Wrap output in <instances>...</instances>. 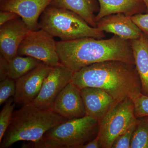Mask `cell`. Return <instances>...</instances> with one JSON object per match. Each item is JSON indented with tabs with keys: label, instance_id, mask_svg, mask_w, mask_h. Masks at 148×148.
<instances>
[{
	"label": "cell",
	"instance_id": "cell-1",
	"mask_svg": "<svg viewBox=\"0 0 148 148\" xmlns=\"http://www.w3.org/2000/svg\"><path fill=\"white\" fill-rule=\"evenodd\" d=\"M71 82L80 89H103L117 102L127 98L134 100L142 93L135 64L123 61L112 60L86 66L75 72Z\"/></svg>",
	"mask_w": 148,
	"mask_h": 148
},
{
	"label": "cell",
	"instance_id": "cell-2",
	"mask_svg": "<svg viewBox=\"0 0 148 148\" xmlns=\"http://www.w3.org/2000/svg\"><path fill=\"white\" fill-rule=\"evenodd\" d=\"M57 52L62 64L77 71L103 61H119L135 64L130 40L114 35L108 39L91 37L57 42Z\"/></svg>",
	"mask_w": 148,
	"mask_h": 148
},
{
	"label": "cell",
	"instance_id": "cell-3",
	"mask_svg": "<svg viewBox=\"0 0 148 148\" xmlns=\"http://www.w3.org/2000/svg\"><path fill=\"white\" fill-rule=\"evenodd\" d=\"M67 120L52 110L40 109L33 103L24 104L13 112L10 124L0 141V148H9L21 141L37 142L49 130Z\"/></svg>",
	"mask_w": 148,
	"mask_h": 148
},
{
	"label": "cell",
	"instance_id": "cell-4",
	"mask_svg": "<svg viewBox=\"0 0 148 148\" xmlns=\"http://www.w3.org/2000/svg\"><path fill=\"white\" fill-rule=\"evenodd\" d=\"M99 121L92 117L69 119L50 128L37 142L23 148H82L98 135Z\"/></svg>",
	"mask_w": 148,
	"mask_h": 148
},
{
	"label": "cell",
	"instance_id": "cell-5",
	"mask_svg": "<svg viewBox=\"0 0 148 148\" xmlns=\"http://www.w3.org/2000/svg\"><path fill=\"white\" fill-rule=\"evenodd\" d=\"M39 24L40 29L62 41L86 37L102 39L106 36L104 32L90 26L76 13L50 5L40 16Z\"/></svg>",
	"mask_w": 148,
	"mask_h": 148
},
{
	"label": "cell",
	"instance_id": "cell-6",
	"mask_svg": "<svg viewBox=\"0 0 148 148\" xmlns=\"http://www.w3.org/2000/svg\"><path fill=\"white\" fill-rule=\"evenodd\" d=\"M138 121L133 100L127 98L117 102L99 122L100 148H112L116 139Z\"/></svg>",
	"mask_w": 148,
	"mask_h": 148
},
{
	"label": "cell",
	"instance_id": "cell-7",
	"mask_svg": "<svg viewBox=\"0 0 148 148\" xmlns=\"http://www.w3.org/2000/svg\"><path fill=\"white\" fill-rule=\"evenodd\" d=\"M54 37L42 29L29 30L18 49V55L29 56L51 67L61 64Z\"/></svg>",
	"mask_w": 148,
	"mask_h": 148
},
{
	"label": "cell",
	"instance_id": "cell-8",
	"mask_svg": "<svg viewBox=\"0 0 148 148\" xmlns=\"http://www.w3.org/2000/svg\"><path fill=\"white\" fill-rule=\"evenodd\" d=\"M75 72L62 64L52 67L43 83L38 95L33 101L35 106L44 110H51L59 93L72 81Z\"/></svg>",
	"mask_w": 148,
	"mask_h": 148
},
{
	"label": "cell",
	"instance_id": "cell-9",
	"mask_svg": "<svg viewBox=\"0 0 148 148\" xmlns=\"http://www.w3.org/2000/svg\"><path fill=\"white\" fill-rule=\"evenodd\" d=\"M42 63L15 80L16 92L13 97L15 104L33 103L39 93L43 83L52 69Z\"/></svg>",
	"mask_w": 148,
	"mask_h": 148
},
{
	"label": "cell",
	"instance_id": "cell-10",
	"mask_svg": "<svg viewBox=\"0 0 148 148\" xmlns=\"http://www.w3.org/2000/svg\"><path fill=\"white\" fill-rule=\"evenodd\" d=\"M53 0H1V10L10 11L21 17L30 31L40 29L39 18Z\"/></svg>",
	"mask_w": 148,
	"mask_h": 148
},
{
	"label": "cell",
	"instance_id": "cell-11",
	"mask_svg": "<svg viewBox=\"0 0 148 148\" xmlns=\"http://www.w3.org/2000/svg\"><path fill=\"white\" fill-rule=\"evenodd\" d=\"M51 110L68 120L86 116L80 89L72 82L69 83L56 98Z\"/></svg>",
	"mask_w": 148,
	"mask_h": 148
},
{
	"label": "cell",
	"instance_id": "cell-12",
	"mask_svg": "<svg viewBox=\"0 0 148 148\" xmlns=\"http://www.w3.org/2000/svg\"><path fill=\"white\" fill-rule=\"evenodd\" d=\"M29 30L20 17L0 26V51L7 61L18 55V47Z\"/></svg>",
	"mask_w": 148,
	"mask_h": 148
},
{
	"label": "cell",
	"instance_id": "cell-13",
	"mask_svg": "<svg viewBox=\"0 0 148 148\" xmlns=\"http://www.w3.org/2000/svg\"><path fill=\"white\" fill-rule=\"evenodd\" d=\"M80 93L86 116L94 118L99 122L117 103L108 92L98 88H83L80 89Z\"/></svg>",
	"mask_w": 148,
	"mask_h": 148
},
{
	"label": "cell",
	"instance_id": "cell-14",
	"mask_svg": "<svg viewBox=\"0 0 148 148\" xmlns=\"http://www.w3.org/2000/svg\"><path fill=\"white\" fill-rule=\"evenodd\" d=\"M97 28L106 33H112L123 39L138 38L143 32L133 22L131 16L123 13L110 14L96 22Z\"/></svg>",
	"mask_w": 148,
	"mask_h": 148
},
{
	"label": "cell",
	"instance_id": "cell-15",
	"mask_svg": "<svg viewBox=\"0 0 148 148\" xmlns=\"http://www.w3.org/2000/svg\"><path fill=\"white\" fill-rule=\"evenodd\" d=\"M99 4L98 14L95 20L97 22L104 16L123 13L132 16L135 14L146 12L145 5L143 0H97Z\"/></svg>",
	"mask_w": 148,
	"mask_h": 148
},
{
	"label": "cell",
	"instance_id": "cell-16",
	"mask_svg": "<svg viewBox=\"0 0 148 148\" xmlns=\"http://www.w3.org/2000/svg\"><path fill=\"white\" fill-rule=\"evenodd\" d=\"M130 42L135 68L141 82L142 93L148 96V36L143 33L138 38Z\"/></svg>",
	"mask_w": 148,
	"mask_h": 148
},
{
	"label": "cell",
	"instance_id": "cell-17",
	"mask_svg": "<svg viewBox=\"0 0 148 148\" xmlns=\"http://www.w3.org/2000/svg\"><path fill=\"white\" fill-rule=\"evenodd\" d=\"M50 5L71 11L91 27H97L94 13L99 9L96 0H53Z\"/></svg>",
	"mask_w": 148,
	"mask_h": 148
},
{
	"label": "cell",
	"instance_id": "cell-18",
	"mask_svg": "<svg viewBox=\"0 0 148 148\" xmlns=\"http://www.w3.org/2000/svg\"><path fill=\"white\" fill-rule=\"evenodd\" d=\"M42 63L30 56L16 55L8 61V77L16 80Z\"/></svg>",
	"mask_w": 148,
	"mask_h": 148
},
{
	"label": "cell",
	"instance_id": "cell-19",
	"mask_svg": "<svg viewBox=\"0 0 148 148\" xmlns=\"http://www.w3.org/2000/svg\"><path fill=\"white\" fill-rule=\"evenodd\" d=\"M138 119V123L132 136L130 148H148L147 117Z\"/></svg>",
	"mask_w": 148,
	"mask_h": 148
},
{
	"label": "cell",
	"instance_id": "cell-20",
	"mask_svg": "<svg viewBox=\"0 0 148 148\" xmlns=\"http://www.w3.org/2000/svg\"><path fill=\"white\" fill-rule=\"evenodd\" d=\"M15 104L13 97L9 98L5 102L0 113V141L10 124Z\"/></svg>",
	"mask_w": 148,
	"mask_h": 148
},
{
	"label": "cell",
	"instance_id": "cell-21",
	"mask_svg": "<svg viewBox=\"0 0 148 148\" xmlns=\"http://www.w3.org/2000/svg\"><path fill=\"white\" fill-rule=\"evenodd\" d=\"M16 92L15 81L8 77L0 82V106L5 103Z\"/></svg>",
	"mask_w": 148,
	"mask_h": 148
},
{
	"label": "cell",
	"instance_id": "cell-22",
	"mask_svg": "<svg viewBox=\"0 0 148 148\" xmlns=\"http://www.w3.org/2000/svg\"><path fill=\"white\" fill-rule=\"evenodd\" d=\"M137 123L138 122L132 124L124 132L120 135L115 140L112 148H130L131 140L133 133L136 129Z\"/></svg>",
	"mask_w": 148,
	"mask_h": 148
},
{
	"label": "cell",
	"instance_id": "cell-23",
	"mask_svg": "<svg viewBox=\"0 0 148 148\" xmlns=\"http://www.w3.org/2000/svg\"><path fill=\"white\" fill-rule=\"evenodd\" d=\"M135 116L138 118L148 116V96L141 93L134 100Z\"/></svg>",
	"mask_w": 148,
	"mask_h": 148
},
{
	"label": "cell",
	"instance_id": "cell-24",
	"mask_svg": "<svg viewBox=\"0 0 148 148\" xmlns=\"http://www.w3.org/2000/svg\"><path fill=\"white\" fill-rule=\"evenodd\" d=\"M131 18L142 32L148 36V13L138 14Z\"/></svg>",
	"mask_w": 148,
	"mask_h": 148
},
{
	"label": "cell",
	"instance_id": "cell-25",
	"mask_svg": "<svg viewBox=\"0 0 148 148\" xmlns=\"http://www.w3.org/2000/svg\"><path fill=\"white\" fill-rule=\"evenodd\" d=\"M19 16L16 13L10 11L1 10L0 11V26L7 22Z\"/></svg>",
	"mask_w": 148,
	"mask_h": 148
},
{
	"label": "cell",
	"instance_id": "cell-26",
	"mask_svg": "<svg viewBox=\"0 0 148 148\" xmlns=\"http://www.w3.org/2000/svg\"><path fill=\"white\" fill-rule=\"evenodd\" d=\"M8 61L0 54V81L3 80L8 78Z\"/></svg>",
	"mask_w": 148,
	"mask_h": 148
},
{
	"label": "cell",
	"instance_id": "cell-27",
	"mask_svg": "<svg viewBox=\"0 0 148 148\" xmlns=\"http://www.w3.org/2000/svg\"><path fill=\"white\" fill-rule=\"evenodd\" d=\"M82 148H100L99 140L97 136L93 140L84 145Z\"/></svg>",
	"mask_w": 148,
	"mask_h": 148
},
{
	"label": "cell",
	"instance_id": "cell-28",
	"mask_svg": "<svg viewBox=\"0 0 148 148\" xmlns=\"http://www.w3.org/2000/svg\"><path fill=\"white\" fill-rule=\"evenodd\" d=\"M145 3L146 7V13H148V0H143Z\"/></svg>",
	"mask_w": 148,
	"mask_h": 148
},
{
	"label": "cell",
	"instance_id": "cell-29",
	"mask_svg": "<svg viewBox=\"0 0 148 148\" xmlns=\"http://www.w3.org/2000/svg\"><path fill=\"white\" fill-rule=\"evenodd\" d=\"M147 118H148V116H147Z\"/></svg>",
	"mask_w": 148,
	"mask_h": 148
},
{
	"label": "cell",
	"instance_id": "cell-30",
	"mask_svg": "<svg viewBox=\"0 0 148 148\" xmlns=\"http://www.w3.org/2000/svg\"><path fill=\"white\" fill-rule=\"evenodd\" d=\"M0 1H1V0H0Z\"/></svg>",
	"mask_w": 148,
	"mask_h": 148
}]
</instances>
